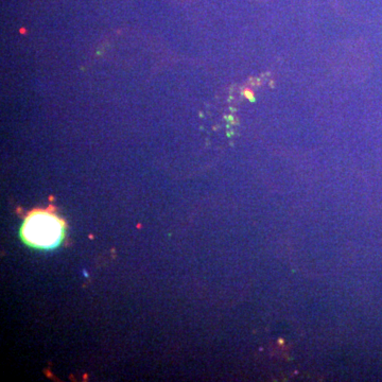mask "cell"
Instances as JSON below:
<instances>
[{
    "mask_svg": "<svg viewBox=\"0 0 382 382\" xmlns=\"http://www.w3.org/2000/svg\"><path fill=\"white\" fill-rule=\"evenodd\" d=\"M65 229V221L56 215L53 207H49L32 210L24 220L20 235L24 243L30 246L52 250L63 241Z\"/></svg>",
    "mask_w": 382,
    "mask_h": 382,
    "instance_id": "cell-1",
    "label": "cell"
}]
</instances>
